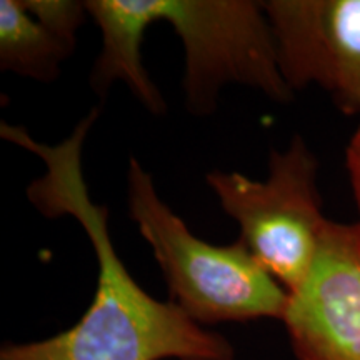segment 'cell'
<instances>
[{
	"instance_id": "cell-4",
	"label": "cell",
	"mask_w": 360,
	"mask_h": 360,
	"mask_svg": "<svg viewBox=\"0 0 360 360\" xmlns=\"http://www.w3.org/2000/svg\"><path fill=\"white\" fill-rule=\"evenodd\" d=\"M262 7L292 92L315 84L345 115L360 114V0H269Z\"/></svg>"
},
{
	"instance_id": "cell-1",
	"label": "cell",
	"mask_w": 360,
	"mask_h": 360,
	"mask_svg": "<svg viewBox=\"0 0 360 360\" xmlns=\"http://www.w3.org/2000/svg\"><path fill=\"white\" fill-rule=\"evenodd\" d=\"M129 214L152 247L174 302L197 323L281 319L289 292L240 240L212 245L197 238L157 195L137 160L127 174Z\"/></svg>"
},
{
	"instance_id": "cell-6",
	"label": "cell",
	"mask_w": 360,
	"mask_h": 360,
	"mask_svg": "<svg viewBox=\"0 0 360 360\" xmlns=\"http://www.w3.org/2000/svg\"><path fill=\"white\" fill-rule=\"evenodd\" d=\"M102 32V52L92 72V87L103 94L122 80L152 114H162L165 102L142 65L143 32L152 24L146 0H89L85 2Z\"/></svg>"
},
{
	"instance_id": "cell-8",
	"label": "cell",
	"mask_w": 360,
	"mask_h": 360,
	"mask_svg": "<svg viewBox=\"0 0 360 360\" xmlns=\"http://www.w3.org/2000/svg\"><path fill=\"white\" fill-rule=\"evenodd\" d=\"M27 11L39 19L51 32L75 49V32L84 24L85 2L72 0H22Z\"/></svg>"
},
{
	"instance_id": "cell-7",
	"label": "cell",
	"mask_w": 360,
	"mask_h": 360,
	"mask_svg": "<svg viewBox=\"0 0 360 360\" xmlns=\"http://www.w3.org/2000/svg\"><path fill=\"white\" fill-rule=\"evenodd\" d=\"M74 51L27 11L22 0L0 2V65L4 70L51 82Z\"/></svg>"
},
{
	"instance_id": "cell-5",
	"label": "cell",
	"mask_w": 360,
	"mask_h": 360,
	"mask_svg": "<svg viewBox=\"0 0 360 360\" xmlns=\"http://www.w3.org/2000/svg\"><path fill=\"white\" fill-rule=\"evenodd\" d=\"M282 321L299 360H360V222L327 220Z\"/></svg>"
},
{
	"instance_id": "cell-9",
	"label": "cell",
	"mask_w": 360,
	"mask_h": 360,
	"mask_svg": "<svg viewBox=\"0 0 360 360\" xmlns=\"http://www.w3.org/2000/svg\"><path fill=\"white\" fill-rule=\"evenodd\" d=\"M347 169L350 175V184H352V188H354L355 202H357L359 212H360V125L359 129L355 130L352 141L349 143Z\"/></svg>"
},
{
	"instance_id": "cell-3",
	"label": "cell",
	"mask_w": 360,
	"mask_h": 360,
	"mask_svg": "<svg viewBox=\"0 0 360 360\" xmlns=\"http://www.w3.org/2000/svg\"><path fill=\"white\" fill-rule=\"evenodd\" d=\"M147 8L152 22H169L184 42V89L192 112H210L227 82L259 89L277 102L292 98L262 2L147 0Z\"/></svg>"
},
{
	"instance_id": "cell-2",
	"label": "cell",
	"mask_w": 360,
	"mask_h": 360,
	"mask_svg": "<svg viewBox=\"0 0 360 360\" xmlns=\"http://www.w3.org/2000/svg\"><path fill=\"white\" fill-rule=\"evenodd\" d=\"M317 159L300 137L270 154L265 182L210 172L207 184L240 224V242L287 292L307 276L327 220L317 188Z\"/></svg>"
}]
</instances>
